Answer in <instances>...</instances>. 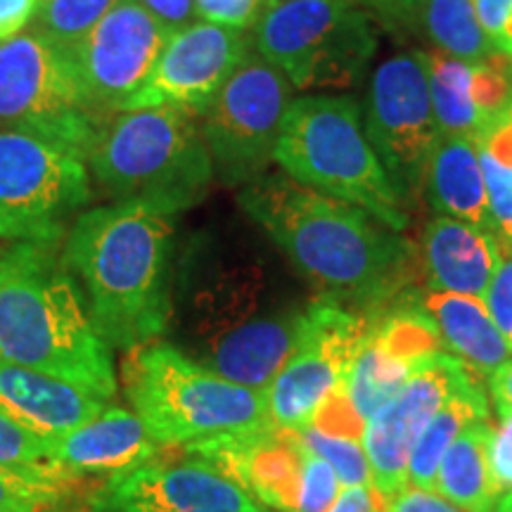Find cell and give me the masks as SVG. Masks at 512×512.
Instances as JSON below:
<instances>
[{
	"label": "cell",
	"instance_id": "23",
	"mask_svg": "<svg viewBox=\"0 0 512 512\" xmlns=\"http://www.w3.org/2000/svg\"><path fill=\"white\" fill-rule=\"evenodd\" d=\"M422 192L441 216H451L491 233L489 197L475 140L439 133Z\"/></svg>",
	"mask_w": 512,
	"mask_h": 512
},
{
	"label": "cell",
	"instance_id": "41",
	"mask_svg": "<svg viewBox=\"0 0 512 512\" xmlns=\"http://www.w3.org/2000/svg\"><path fill=\"white\" fill-rule=\"evenodd\" d=\"M38 8L41 0H0V43L27 31Z\"/></svg>",
	"mask_w": 512,
	"mask_h": 512
},
{
	"label": "cell",
	"instance_id": "22",
	"mask_svg": "<svg viewBox=\"0 0 512 512\" xmlns=\"http://www.w3.org/2000/svg\"><path fill=\"white\" fill-rule=\"evenodd\" d=\"M0 406L41 437L74 430L110 406L79 384L0 358Z\"/></svg>",
	"mask_w": 512,
	"mask_h": 512
},
{
	"label": "cell",
	"instance_id": "32",
	"mask_svg": "<svg viewBox=\"0 0 512 512\" xmlns=\"http://www.w3.org/2000/svg\"><path fill=\"white\" fill-rule=\"evenodd\" d=\"M302 444L330 463L339 482L344 486H373V470H370L368 453L361 446V439H347L335 437V434L320 432L318 427H306V430L297 432Z\"/></svg>",
	"mask_w": 512,
	"mask_h": 512
},
{
	"label": "cell",
	"instance_id": "1",
	"mask_svg": "<svg viewBox=\"0 0 512 512\" xmlns=\"http://www.w3.org/2000/svg\"><path fill=\"white\" fill-rule=\"evenodd\" d=\"M238 202L323 302L373 318L408 297L415 249L366 209L283 171L242 185Z\"/></svg>",
	"mask_w": 512,
	"mask_h": 512
},
{
	"label": "cell",
	"instance_id": "36",
	"mask_svg": "<svg viewBox=\"0 0 512 512\" xmlns=\"http://www.w3.org/2000/svg\"><path fill=\"white\" fill-rule=\"evenodd\" d=\"M482 302L512 349V252L503 249V259Z\"/></svg>",
	"mask_w": 512,
	"mask_h": 512
},
{
	"label": "cell",
	"instance_id": "6",
	"mask_svg": "<svg viewBox=\"0 0 512 512\" xmlns=\"http://www.w3.org/2000/svg\"><path fill=\"white\" fill-rule=\"evenodd\" d=\"M273 159L292 181L356 204L399 233L408 228V204L368 143L354 95L292 98Z\"/></svg>",
	"mask_w": 512,
	"mask_h": 512
},
{
	"label": "cell",
	"instance_id": "28",
	"mask_svg": "<svg viewBox=\"0 0 512 512\" xmlns=\"http://www.w3.org/2000/svg\"><path fill=\"white\" fill-rule=\"evenodd\" d=\"M415 36L427 38L441 55L465 62H491L498 50L479 24L472 0H420Z\"/></svg>",
	"mask_w": 512,
	"mask_h": 512
},
{
	"label": "cell",
	"instance_id": "10",
	"mask_svg": "<svg viewBox=\"0 0 512 512\" xmlns=\"http://www.w3.org/2000/svg\"><path fill=\"white\" fill-rule=\"evenodd\" d=\"M88 200L86 157L34 133L0 128V240L60 245Z\"/></svg>",
	"mask_w": 512,
	"mask_h": 512
},
{
	"label": "cell",
	"instance_id": "5",
	"mask_svg": "<svg viewBox=\"0 0 512 512\" xmlns=\"http://www.w3.org/2000/svg\"><path fill=\"white\" fill-rule=\"evenodd\" d=\"M86 164L117 202H145L171 216L200 204L216 176L200 117L178 107L117 112Z\"/></svg>",
	"mask_w": 512,
	"mask_h": 512
},
{
	"label": "cell",
	"instance_id": "16",
	"mask_svg": "<svg viewBox=\"0 0 512 512\" xmlns=\"http://www.w3.org/2000/svg\"><path fill=\"white\" fill-rule=\"evenodd\" d=\"M477 377L448 351H439L415 370L403 389L366 422L363 448L382 501L408 486V458L415 441L444 403Z\"/></svg>",
	"mask_w": 512,
	"mask_h": 512
},
{
	"label": "cell",
	"instance_id": "8",
	"mask_svg": "<svg viewBox=\"0 0 512 512\" xmlns=\"http://www.w3.org/2000/svg\"><path fill=\"white\" fill-rule=\"evenodd\" d=\"M252 38L297 91H354L380 48V24L356 0H271Z\"/></svg>",
	"mask_w": 512,
	"mask_h": 512
},
{
	"label": "cell",
	"instance_id": "4",
	"mask_svg": "<svg viewBox=\"0 0 512 512\" xmlns=\"http://www.w3.org/2000/svg\"><path fill=\"white\" fill-rule=\"evenodd\" d=\"M60 249L62 242H15L0 254V358L112 401L114 349L91 323Z\"/></svg>",
	"mask_w": 512,
	"mask_h": 512
},
{
	"label": "cell",
	"instance_id": "46",
	"mask_svg": "<svg viewBox=\"0 0 512 512\" xmlns=\"http://www.w3.org/2000/svg\"><path fill=\"white\" fill-rule=\"evenodd\" d=\"M494 512H512V491H505V494L498 498Z\"/></svg>",
	"mask_w": 512,
	"mask_h": 512
},
{
	"label": "cell",
	"instance_id": "12",
	"mask_svg": "<svg viewBox=\"0 0 512 512\" xmlns=\"http://www.w3.org/2000/svg\"><path fill=\"white\" fill-rule=\"evenodd\" d=\"M361 110L368 143L408 204L425 190L427 164L439 138L420 50L380 62Z\"/></svg>",
	"mask_w": 512,
	"mask_h": 512
},
{
	"label": "cell",
	"instance_id": "38",
	"mask_svg": "<svg viewBox=\"0 0 512 512\" xmlns=\"http://www.w3.org/2000/svg\"><path fill=\"white\" fill-rule=\"evenodd\" d=\"M356 3L368 10L382 29L392 34H415L420 0H356Z\"/></svg>",
	"mask_w": 512,
	"mask_h": 512
},
{
	"label": "cell",
	"instance_id": "3",
	"mask_svg": "<svg viewBox=\"0 0 512 512\" xmlns=\"http://www.w3.org/2000/svg\"><path fill=\"white\" fill-rule=\"evenodd\" d=\"M60 254L114 351L164 339L176 280L174 216L133 200L83 211Z\"/></svg>",
	"mask_w": 512,
	"mask_h": 512
},
{
	"label": "cell",
	"instance_id": "43",
	"mask_svg": "<svg viewBox=\"0 0 512 512\" xmlns=\"http://www.w3.org/2000/svg\"><path fill=\"white\" fill-rule=\"evenodd\" d=\"M472 5H475L479 24L494 43L512 19V0H472Z\"/></svg>",
	"mask_w": 512,
	"mask_h": 512
},
{
	"label": "cell",
	"instance_id": "2",
	"mask_svg": "<svg viewBox=\"0 0 512 512\" xmlns=\"http://www.w3.org/2000/svg\"><path fill=\"white\" fill-rule=\"evenodd\" d=\"M309 304L261 256L195 247L176 271L166 342L226 380L266 392L304 335Z\"/></svg>",
	"mask_w": 512,
	"mask_h": 512
},
{
	"label": "cell",
	"instance_id": "26",
	"mask_svg": "<svg viewBox=\"0 0 512 512\" xmlns=\"http://www.w3.org/2000/svg\"><path fill=\"white\" fill-rule=\"evenodd\" d=\"M494 432L489 418L467 422L448 446L437 472L439 496L465 512H494L498 491L489 470V439Z\"/></svg>",
	"mask_w": 512,
	"mask_h": 512
},
{
	"label": "cell",
	"instance_id": "24",
	"mask_svg": "<svg viewBox=\"0 0 512 512\" xmlns=\"http://www.w3.org/2000/svg\"><path fill=\"white\" fill-rule=\"evenodd\" d=\"M422 306L437 325L448 354L489 377L512 358L510 344L491 320L482 299L453 292H427Z\"/></svg>",
	"mask_w": 512,
	"mask_h": 512
},
{
	"label": "cell",
	"instance_id": "21",
	"mask_svg": "<svg viewBox=\"0 0 512 512\" xmlns=\"http://www.w3.org/2000/svg\"><path fill=\"white\" fill-rule=\"evenodd\" d=\"M420 259L432 292L484 299L503 249L486 230L439 214L422 233Z\"/></svg>",
	"mask_w": 512,
	"mask_h": 512
},
{
	"label": "cell",
	"instance_id": "17",
	"mask_svg": "<svg viewBox=\"0 0 512 512\" xmlns=\"http://www.w3.org/2000/svg\"><path fill=\"white\" fill-rule=\"evenodd\" d=\"M252 50L254 38L245 31L209 22L190 24L169 38L155 72L121 112L178 107L202 117L223 83Z\"/></svg>",
	"mask_w": 512,
	"mask_h": 512
},
{
	"label": "cell",
	"instance_id": "11",
	"mask_svg": "<svg viewBox=\"0 0 512 512\" xmlns=\"http://www.w3.org/2000/svg\"><path fill=\"white\" fill-rule=\"evenodd\" d=\"M294 86L264 57L249 53L202 114L214 174L226 185H247L271 171L275 145Z\"/></svg>",
	"mask_w": 512,
	"mask_h": 512
},
{
	"label": "cell",
	"instance_id": "20",
	"mask_svg": "<svg viewBox=\"0 0 512 512\" xmlns=\"http://www.w3.org/2000/svg\"><path fill=\"white\" fill-rule=\"evenodd\" d=\"M162 446L131 408L107 406L74 430L48 439V460L64 477H114L157 458Z\"/></svg>",
	"mask_w": 512,
	"mask_h": 512
},
{
	"label": "cell",
	"instance_id": "15",
	"mask_svg": "<svg viewBox=\"0 0 512 512\" xmlns=\"http://www.w3.org/2000/svg\"><path fill=\"white\" fill-rule=\"evenodd\" d=\"M183 451V448H181ZM88 512H264L216 465L185 453L107 477Z\"/></svg>",
	"mask_w": 512,
	"mask_h": 512
},
{
	"label": "cell",
	"instance_id": "44",
	"mask_svg": "<svg viewBox=\"0 0 512 512\" xmlns=\"http://www.w3.org/2000/svg\"><path fill=\"white\" fill-rule=\"evenodd\" d=\"M489 389L496 401L498 415L512 411V361L489 375Z\"/></svg>",
	"mask_w": 512,
	"mask_h": 512
},
{
	"label": "cell",
	"instance_id": "7",
	"mask_svg": "<svg viewBox=\"0 0 512 512\" xmlns=\"http://www.w3.org/2000/svg\"><path fill=\"white\" fill-rule=\"evenodd\" d=\"M121 380L131 411L162 448H188L273 425L266 392L226 380L162 339L128 351Z\"/></svg>",
	"mask_w": 512,
	"mask_h": 512
},
{
	"label": "cell",
	"instance_id": "31",
	"mask_svg": "<svg viewBox=\"0 0 512 512\" xmlns=\"http://www.w3.org/2000/svg\"><path fill=\"white\" fill-rule=\"evenodd\" d=\"M119 0H41L31 31L72 55Z\"/></svg>",
	"mask_w": 512,
	"mask_h": 512
},
{
	"label": "cell",
	"instance_id": "13",
	"mask_svg": "<svg viewBox=\"0 0 512 512\" xmlns=\"http://www.w3.org/2000/svg\"><path fill=\"white\" fill-rule=\"evenodd\" d=\"M368 328L370 318L363 313L323 299L309 304L297 349L266 389L275 427L302 432L313 425L320 406L342 384Z\"/></svg>",
	"mask_w": 512,
	"mask_h": 512
},
{
	"label": "cell",
	"instance_id": "37",
	"mask_svg": "<svg viewBox=\"0 0 512 512\" xmlns=\"http://www.w3.org/2000/svg\"><path fill=\"white\" fill-rule=\"evenodd\" d=\"M489 470L498 496L512 491V411L501 415L489 439Z\"/></svg>",
	"mask_w": 512,
	"mask_h": 512
},
{
	"label": "cell",
	"instance_id": "25",
	"mask_svg": "<svg viewBox=\"0 0 512 512\" xmlns=\"http://www.w3.org/2000/svg\"><path fill=\"white\" fill-rule=\"evenodd\" d=\"M432 358V356H430ZM425 361H415L401 354L399 349L375 328H370L358 347L354 361L342 380V389L361 420H370L387 401L401 392L403 384L411 380L415 370Z\"/></svg>",
	"mask_w": 512,
	"mask_h": 512
},
{
	"label": "cell",
	"instance_id": "27",
	"mask_svg": "<svg viewBox=\"0 0 512 512\" xmlns=\"http://www.w3.org/2000/svg\"><path fill=\"white\" fill-rule=\"evenodd\" d=\"M477 418H489V399H486L477 377H472L465 387H460L439 408L437 415L427 422V427L415 441L411 458H408V484L434 491L439 465L446 456L448 446L456 441L467 422Z\"/></svg>",
	"mask_w": 512,
	"mask_h": 512
},
{
	"label": "cell",
	"instance_id": "42",
	"mask_svg": "<svg viewBox=\"0 0 512 512\" xmlns=\"http://www.w3.org/2000/svg\"><path fill=\"white\" fill-rule=\"evenodd\" d=\"M325 512H384V501L373 486H344Z\"/></svg>",
	"mask_w": 512,
	"mask_h": 512
},
{
	"label": "cell",
	"instance_id": "29",
	"mask_svg": "<svg viewBox=\"0 0 512 512\" xmlns=\"http://www.w3.org/2000/svg\"><path fill=\"white\" fill-rule=\"evenodd\" d=\"M489 197L491 235L512 252V105L477 140Z\"/></svg>",
	"mask_w": 512,
	"mask_h": 512
},
{
	"label": "cell",
	"instance_id": "40",
	"mask_svg": "<svg viewBox=\"0 0 512 512\" xmlns=\"http://www.w3.org/2000/svg\"><path fill=\"white\" fill-rule=\"evenodd\" d=\"M138 3L169 31V36L195 24L197 19L195 0H138Z\"/></svg>",
	"mask_w": 512,
	"mask_h": 512
},
{
	"label": "cell",
	"instance_id": "39",
	"mask_svg": "<svg viewBox=\"0 0 512 512\" xmlns=\"http://www.w3.org/2000/svg\"><path fill=\"white\" fill-rule=\"evenodd\" d=\"M384 512H465L458 505L446 501L444 496L434 491L418 489V486H406L399 494L384 501Z\"/></svg>",
	"mask_w": 512,
	"mask_h": 512
},
{
	"label": "cell",
	"instance_id": "14",
	"mask_svg": "<svg viewBox=\"0 0 512 512\" xmlns=\"http://www.w3.org/2000/svg\"><path fill=\"white\" fill-rule=\"evenodd\" d=\"M169 31L138 0H119L72 53L83 93L102 117L121 112L162 57Z\"/></svg>",
	"mask_w": 512,
	"mask_h": 512
},
{
	"label": "cell",
	"instance_id": "30",
	"mask_svg": "<svg viewBox=\"0 0 512 512\" xmlns=\"http://www.w3.org/2000/svg\"><path fill=\"white\" fill-rule=\"evenodd\" d=\"M0 467L43 489L62 491L64 477L48 460V439L0 406Z\"/></svg>",
	"mask_w": 512,
	"mask_h": 512
},
{
	"label": "cell",
	"instance_id": "18",
	"mask_svg": "<svg viewBox=\"0 0 512 512\" xmlns=\"http://www.w3.org/2000/svg\"><path fill=\"white\" fill-rule=\"evenodd\" d=\"M185 453L216 465L254 501L275 512H294L302 482L304 444L297 432L264 427L233 437L202 441Z\"/></svg>",
	"mask_w": 512,
	"mask_h": 512
},
{
	"label": "cell",
	"instance_id": "45",
	"mask_svg": "<svg viewBox=\"0 0 512 512\" xmlns=\"http://www.w3.org/2000/svg\"><path fill=\"white\" fill-rule=\"evenodd\" d=\"M494 46L498 50V55H501L503 60L510 64V69H512V19H510L508 24H505V29L501 31V36H498L496 41H494Z\"/></svg>",
	"mask_w": 512,
	"mask_h": 512
},
{
	"label": "cell",
	"instance_id": "34",
	"mask_svg": "<svg viewBox=\"0 0 512 512\" xmlns=\"http://www.w3.org/2000/svg\"><path fill=\"white\" fill-rule=\"evenodd\" d=\"M62 491L43 489L0 467V512H57Z\"/></svg>",
	"mask_w": 512,
	"mask_h": 512
},
{
	"label": "cell",
	"instance_id": "9",
	"mask_svg": "<svg viewBox=\"0 0 512 512\" xmlns=\"http://www.w3.org/2000/svg\"><path fill=\"white\" fill-rule=\"evenodd\" d=\"M107 121L83 93L72 55L31 29L0 43V128L34 133L86 157Z\"/></svg>",
	"mask_w": 512,
	"mask_h": 512
},
{
	"label": "cell",
	"instance_id": "19",
	"mask_svg": "<svg viewBox=\"0 0 512 512\" xmlns=\"http://www.w3.org/2000/svg\"><path fill=\"white\" fill-rule=\"evenodd\" d=\"M427 86L441 136L479 140L512 105V69L503 57L491 62H465L420 50Z\"/></svg>",
	"mask_w": 512,
	"mask_h": 512
},
{
	"label": "cell",
	"instance_id": "35",
	"mask_svg": "<svg viewBox=\"0 0 512 512\" xmlns=\"http://www.w3.org/2000/svg\"><path fill=\"white\" fill-rule=\"evenodd\" d=\"M271 0H195L197 17L219 27L249 31L259 24Z\"/></svg>",
	"mask_w": 512,
	"mask_h": 512
},
{
	"label": "cell",
	"instance_id": "33",
	"mask_svg": "<svg viewBox=\"0 0 512 512\" xmlns=\"http://www.w3.org/2000/svg\"><path fill=\"white\" fill-rule=\"evenodd\" d=\"M337 496L339 479L335 470L304 446L302 482H299V498L294 512H325L335 503Z\"/></svg>",
	"mask_w": 512,
	"mask_h": 512
}]
</instances>
